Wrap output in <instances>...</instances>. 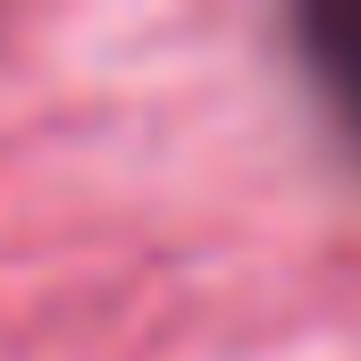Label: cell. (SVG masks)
Segmentation results:
<instances>
[{
    "label": "cell",
    "mask_w": 361,
    "mask_h": 361,
    "mask_svg": "<svg viewBox=\"0 0 361 361\" xmlns=\"http://www.w3.org/2000/svg\"><path fill=\"white\" fill-rule=\"evenodd\" d=\"M302 51H311V76L328 85V101L353 118V135H361V0L302 8Z\"/></svg>",
    "instance_id": "obj_1"
}]
</instances>
